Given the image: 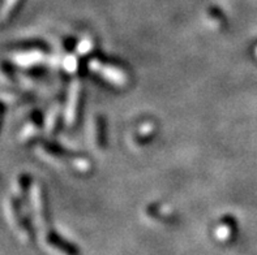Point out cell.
<instances>
[{"label": "cell", "mask_w": 257, "mask_h": 255, "mask_svg": "<svg viewBox=\"0 0 257 255\" xmlns=\"http://www.w3.org/2000/svg\"><path fill=\"white\" fill-rule=\"evenodd\" d=\"M93 137L97 149H103L104 147V123L101 116H95L94 124H93Z\"/></svg>", "instance_id": "cell-6"}, {"label": "cell", "mask_w": 257, "mask_h": 255, "mask_svg": "<svg viewBox=\"0 0 257 255\" xmlns=\"http://www.w3.org/2000/svg\"><path fill=\"white\" fill-rule=\"evenodd\" d=\"M29 176L28 174H20L19 177L16 178V197L23 198L26 195V190L29 189Z\"/></svg>", "instance_id": "cell-8"}, {"label": "cell", "mask_w": 257, "mask_h": 255, "mask_svg": "<svg viewBox=\"0 0 257 255\" xmlns=\"http://www.w3.org/2000/svg\"><path fill=\"white\" fill-rule=\"evenodd\" d=\"M32 203L34 215L38 225L42 228L43 234L47 232H51V226H50L49 219V211H47V203H46L45 193H43L42 186L39 184H34L32 186Z\"/></svg>", "instance_id": "cell-2"}, {"label": "cell", "mask_w": 257, "mask_h": 255, "mask_svg": "<svg viewBox=\"0 0 257 255\" xmlns=\"http://www.w3.org/2000/svg\"><path fill=\"white\" fill-rule=\"evenodd\" d=\"M80 98H81V86H80V82L75 81L69 89L68 104H67V112H65V121L68 124L75 123L76 117H77Z\"/></svg>", "instance_id": "cell-4"}, {"label": "cell", "mask_w": 257, "mask_h": 255, "mask_svg": "<svg viewBox=\"0 0 257 255\" xmlns=\"http://www.w3.org/2000/svg\"><path fill=\"white\" fill-rule=\"evenodd\" d=\"M4 111H6V106L3 103H0V126H2V121H3Z\"/></svg>", "instance_id": "cell-12"}, {"label": "cell", "mask_w": 257, "mask_h": 255, "mask_svg": "<svg viewBox=\"0 0 257 255\" xmlns=\"http://www.w3.org/2000/svg\"><path fill=\"white\" fill-rule=\"evenodd\" d=\"M0 81L6 84L15 81V73L8 63H0Z\"/></svg>", "instance_id": "cell-10"}, {"label": "cell", "mask_w": 257, "mask_h": 255, "mask_svg": "<svg viewBox=\"0 0 257 255\" xmlns=\"http://www.w3.org/2000/svg\"><path fill=\"white\" fill-rule=\"evenodd\" d=\"M6 213L7 217L12 224L13 229L16 230L19 237L24 242L30 243L33 241V229L29 224L28 216L23 211V206L20 203V199L17 197H8L6 199Z\"/></svg>", "instance_id": "cell-1"}, {"label": "cell", "mask_w": 257, "mask_h": 255, "mask_svg": "<svg viewBox=\"0 0 257 255\" xmlns=\"http://www.w3.org/2000/svg\"><path fill=\"white\" fill-rule=\"evenodd\" d=\"M90 69L99 73L102 77H104L107 81L112 82L115 85H123L124 82L127 81V76L124 75L120 69L111 67V65H106L104 63L98 62V60H91Z\"/></svg>", "instance_id": "cell-3"}, {"label": "cell", "mask_w": 257, "mask_h": 255, "mask_svg": "<svg viewBox=\"0 0 257 255\" xmlns=\"http://www.w3.org/2000/svg\"><path fill=\"white\" fill-rule=\"evenodd\" d=\"M43 59V55L41 52H23V54H19L16 56V62L19 63L20 65H34L37 63H39Z\"/></svg>", "instance_id": "cell-7"}, {"label": "cell", "mask_w": 257, "mask_h": 255, "mask_svg": "<svg viewBox=\"0 0 257 255\" xmlns=\"http://www.w3.org/2000/svg\"><path fill=\"white\" fill-rule=\"evenodd\" d=\"M20 2L21 0H4L3 6L0 8V26L7 25L13 19L20 6Z\"/></svg>", "instance_id": "cell-5"}, {"label": "cell", "mask_w": 257, "mask_h": 255, "mask_svg": "<svg viewBox=\"0 0 257 255\" xmlns=\"http://www.w3.org/2000/svg\"><path fill=\"white\" fill-rule=\"evenodd\" d=\"M234 224L231 221H223L221 225L217 228V232H215V236L219 239H228L230 238V234L234 233Z\"/></svg>", "instance_id": "cell-9"}, {"label": "cell", "mask_w": 257, "mask_h": 255, "mask_svg": "<svg viewBox=\"0 0 257 255\" xmlns=\"http://www.w3.org/2000/svg\"><path fill=\"white\" fill-rule=\"evenodd\" d=\"M56 120H58V111L52 110L51 112H50L49 120H47V128H49L50 132H52V130H54V128H55Z\"/></svg>", "instance_id": "cell-11"}]
</instances>
